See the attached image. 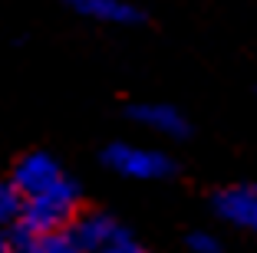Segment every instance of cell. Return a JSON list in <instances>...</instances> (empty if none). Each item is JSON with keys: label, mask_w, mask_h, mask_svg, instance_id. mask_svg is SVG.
Returning <instances> with one entry per match:
<instances>
[{"label": "cell", "mask_w": 257, "mask_h": 253, "mask_svg": "<svg viewBox=\"0 0 257 253\" xmlns=\"http://www.w3.org/2000/svg\"><path fill=\"white\" fill-rule=\"evenodd\" d=\"M188 250L191 253H224V246H221V240L214 233L195 230V233H188Z\"/></svg>", "instance_id": "30bf717a"}, {"label": "cell", "mask_w": 257, "mask_h": 253, "mask_svg": "<svg viewBox=\"0 0 257 253\" xmlns=\"http://www.w3.org/2000/svg\"><path fill=\"white\" fill-rule=\"evenodd\" d=\"M66 7L92 23H109V27H136L142 23V10L128 0H66Z\"/></svg>", "instance_id": "52a82bcc"}, {"label": "cell", "mask_w": 257, "mask_h": 253, "mask_svg": "<svg viewBox=\"0 0 257 253\" xmlns=\"http://www.w3.org/2000/svg\"><path fill=\"white\" fill-rule=\"evenodd\" d=\"M79 214H83V194H79V184L66 174L50 191L23 197V217L17 227L27 233H56L69 230Z\"/></svg>", "instance_id": "6da1fadb"}, {"label": "cell", "mask_w": 257, "mask_h": 253, "mask_svg": "<svg viewBox=\"0 0 257 253\" xmlns=\"http://www.w3.org/2000/svg\"><path fill=\"white\" fill-rule=\"evenodd\" d=\"M102 164L109 171L132 181H165L175 174V161L165 151L149 148V145H132V142H112L102 151Z\"/></svg>", "instance_id": "3957f363"}, {"label": "cell", "mask_w": 257, "mask_h": 253, "mask_svg": "<svg viewBox=\"0 0 257 253\" xmlns=\"http://www.w3.org/2000/svg\"><path fill=\"white\" fill-rule=\"evenodd\" d=\"M214 214L237 230L257 233V184H231L211 197Z\"/></svg>", "instance_id": "5b68a950"}, {"label": "cell", "mask_w": 257, "mask_h": 253, "mask_svg": "<svg viewBox=\"0 0 257 253\" xmlns=\"http://www.w3.org/2000/svg\"><path fill=\"white\" fill-rule=\"evenodd\" d=\"M63 178H66V171H63L60 161H56L53 155H46V151H30V155H23L20 161L14 164V174H10L14 187L23 194V197H33V194L50 191V187L60 184Z\"/></svg>", "instance_id": "277c9868"}, {"label": "cell", "mask_w": 257, "mask_h": 253, "mask_svg": "<svg viewBox=\"0 0 257 253\" xmlns=\"http://www.w3.org/2000/svg\"><path fill=\"white\" fill-rule=\"evenodd\" d=\"M69 233L86 253H149L125 223H119L112 214H102V210H83L73 220Z\"/></svg>", "instance_id": "7a4b0ae2"}, {"label": "cell", "mask_w": 257, "mask_h": 253, "mask_svg": "<svg viewBox=\"0 0 257 253\" xmlns=\"http://www.w3.org/2000/svg\"><path fill=\"white\" fill-rule=\"evenodd\" d=\"M10 237V250L14 253H86L76 243V237L69 230H56V233H27L20 227L7 233Z\"/></svg>", "instance_id": "ba28073f"}, {"label": "cell", "mask_w": 257, "mask_h": 253, "mask_svg": "<svg viewBox=\"0 0 257 253\" xmlns=\"http://www.w3.org/2000/svg\"><path fill=\"white\" fill-rule=\"evenodd\" d=\"M23 217V194L14 187V181H0V230L10 233Z\"/></svg>", "instance_id": "9c48e42d"}, {"label": "cell", "mask_w": 257, "mask_h": 253, "mask_svg": "<svg viewBox=\"0 0 257 253\" xmlns=\"http://www.w3.org/2000/svg\"><path fill=\"white\" fill-rule=\"evenodd\" d=\"M132 122L142 125L145 132H155L162 138H185L188 135V119L168 102H142L132 105Z\"/></svg>", "instance_id": "8992f818"}]
</instances>
